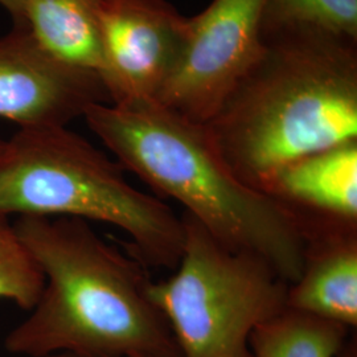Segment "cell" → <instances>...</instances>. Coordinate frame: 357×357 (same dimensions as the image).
I'll list each match as a JSON object with an SVG mask.
<instances>
[{
    "label": "cell",
    "instance_id": "cell-3",
    "mask_svg": "<svg viewBox=\"0 0 357 357\" xmlns=\"http://www.w3.org/2000/svg\"><path fill=\"white\" fill-rule=\"evenodd\" d=\"M84 118L121 166L183 205L222 245L265 259L289 284L299 278L307 248L301 220L237 178L204 125L155 100L96 103Z\"/></svg>",
    "mask_w": 357,
    "mask_h": 357
},
{
    "label": "cell",
    "instance_id": "cell-8",
    "mask_svg": "<svg viewBox=\"0 0 357 357\" xmlns=\"http://www.w3.org/2000/svg\"><path fill=\"white\" fill-rule=\"evenodd\" d=\"M96 103H110L98 75L52 56L26 26L0 38V118L20 128H66Z\"/></svg>",
    "mask_w": 357,
    "mask_h": 357
},
{
    "label": "cell",
    "instance_id": "cell-4",
    "mask_svg": "<svg viewBox=\"0 0 357 357\" xmlns=\"http://www.w3.org/2000/svg\"><path fill=\"white\" fill-rule=\"evenodd\" d=\"M73 217L128 234L146 268H175L181 217L128 183L125 168L66 128H20L0 151V216Z\"/></svg>",
    "mask_w": 357,
    "mask_h": 357
},
{
    "label": "cell",
    "instance_id": "cell-5",
    "mask_svg": "<svg viewBox=\"0 0 357 357\" xmlns=\"http://www.w3.org/2000/svg\"><path fill=\"white\" fill-rule=\"evenodd\" d=\"M178 266L147 293L165 317L180 357H252L249 336L286 307L289 283L257 255L236 252L183 213Z\"/></svg>",
    "mask_w": 357,
    "mask_h": 357
},
{
    "label": "cell",
    "instance_id": "cell-7",
    "mask_svg": "<svg viewBox=\"0 0 357 357\" xmlns=\"http://www.w3.org/2000/svg\"><path fill=\"white\" fill-rule=\"evenodd\" d=\"M98 22L110 105L155 100L184 50L190 17L167 0H105Z\"/></svg>",
    "mask_w": 357,
    "mask_h": 357
},
{
    "label": "cell",
    "instance_id": "cell-15",
    "mask_svg": "<svg viewBox=\"0 0 357 357\" xmlns=\"http://www.w3.org/2000/svg\"><path fill=\"white\" fill-rule=\"evenodd\" d=\"M0 6L11 16L13 26H26L24 22V0H0Z\"/></svg>",
    "mask_w": 357,
    "mask_h": 357
},
{
    "label": "cell",
    "instance_id": "cell-1",
    "mask_svg": "<svg viewBox=\"0 0 357 357\" xmlns=\"http://www.w3.org/2000/svg\"><path fill=\"white\" fill-rule=\"evenodd\" d=\"M255 64L204 126L246 185L357 141V41L312 29L262 31Z\"/></svg>",
    "mask_w": 357,
    "mask_h": 357
},
{
    "label": "cell",
    "instance_id": "cell-6",
    "mask_svg": "<svg viewBox=\"0 0 357 357\" xmlns=\"http://www.w3.org/2000/svg\"><path fill=\"white\" fill-rule=\"evenodd\" d=\"M266 0H212L190 17V32L178 64L155 101L208 123L262 51Z\"/></svg>",
    "mask_w": 357,
    "mask_h": 357
},
{
    "label": "cell",
    "instance_id": "cell-18",
    "mask_svg": "<svg viewBox=\"0 0 357 357\" xmlns=\"http://www.w3.org/2000/svg\"><path fill=\"white\" fill-rule=\"evenodd\" d=\"M345 357H352V354H351V352H347V356Z\"/></svg>",
    "mask_w": 357,
    "mask_h": 357
},
{
    "label": "cell",
    "instance_id": "cell-13",
    "mask_svg": "<svg viewBox=\"0 0 357 357\" xmlns=\"http://www.w3.org/2000/svg\"><path fill=\"white\" fill-rule=\"evenodd\" d=\"M298 28L357 41V0H266L262 31Z\"/></svg>",
    "mask_w": 357,
    "mask_h": 357
},
{
    "label": "cell",
    "instance_id": "cell-16",
    "mask_svg": "<svg viewBox=\"0 0 357 357\" xmlns=\"http://www.w3.org/2000/svg\"><path fill=\"white\" fill-rule=\"evenodd\" d=\"M48 357H79L75 356V355H66V354H60V355H52V356Z\"/></svg>",
    "mask_w": 357,
    "mask_h": 357
},
{
    "label": "cell",
    "instance_id": "cell-11",
    "mask_svg": "<svg viewBox=\"0 0 357 357\" xmlns=\"http://www.w3.org/2000/svg\"><path fill=\"white\" fill-rule=\"evenodd\" d=\"M103 1L24 0V22L38 44L52 56L101 78L98 20Z\"/></svg>",
    "mask_w": 357,
    "mask_h": 357
},
{
    "label": "cell",
    "instance_id": "cell-10",
    "mask_svg": "<svg viewBox=\"0 0 357 357\" xmlns=\"http://www.w3.org/2000/svg\"><path fill=\"white\" fill-rule=\"evenodd\" d=\"M303 221L357 225V141L284 167L264 188Z\"/></svg>",
    "mask_w": 357,
    "mask_h": 357
},
{
    "label": "cell",
    "instance_id": "cell-12",
    "mask_svg": "<svg viewBox=\"0 0 357 357\" xmlns=\"http://www.w3.org/2000/svg\"><path fill=\"white\" fill-rule=\"evenodd\" d=\"M351 328L284 307L249 336L252 357H340Z\"/></svg>",
    "mask_w": 357,
    "mask_h": 357
},
{
    "label": "cell",
    "instance_id": "cell-17",
    "mask_svg": "<svg viewBox=\"0 0 357 357\" xmlns=\"http://www.w3.org/2000/svg\"><path fill=\"white\" fill-rule=\"evenodd\" d=\"M4 143H6V141L0 138V151H1V150H3V147H4Z\"/></svg>",
    "mask_w": 357,
    "mask_h": 357
},
{
    "label": "cell",
    "instance_id": "cell-14",
    "mask_svg": "<svg viewBox=\"0 0 357 357\" xmlns=\"http://www.w3.org/2000/svg\"><path fill=\"white\" fill-rule=\"evenodd\" d=\"M45 278L8 217L0 216V299L13 301L24 310L36 306Z\"/></svg>",
    "mask_w": 357,
    "mask_h": 357
},
{
    "label": "cell",
    "instance_id": "cell-9",
    "mask_svg": "<svg viewBox=\"0 0 357 357\" xmlns=\"http://www.w3.org/2000/svg\"><path fill=\"white\" fill-rule=\"evenodd\" d=\"M303 268L286 307L348 328L357 324V225L308 221Z\"/></svg>",
    "mask_w": 357,
    "mask_h": 357
},
{
    "label": "cell",
    "instance_id": "cell-2",
    "mask_svg": "<svg viewBox=\"0 0 357 357\" xmlns=\"http://www.w3.org/2000/svg\"><path fill=\"white\" fill-rule=\"evenodd\" d=\"M13 228L45 284L29 318L6 337L10 354L180 357L137 257L106 243L81 218L20 216Z\"/></svg>",
    "mask_w": 357,
    "mask_h": 357
}]
</instances>
